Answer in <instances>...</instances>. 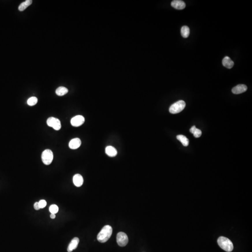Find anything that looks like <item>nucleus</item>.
Instances as JSON below:
<instances>
[{
  "label": "nucleus",
  "instance_id": "obj_1",
  "mask_svg": "<svg viewBox=\"0 0 252 252\" xmlns=\"http://www.w3.org/2000/svg\"><path fill=\"white\" fill-rule=\"evenodd\" d=\"M113 233V229L109 225H106L101 229L97 235V240L100 243H105L110 239Z\"/></svg>",
  "mask_w": 252,
  "mask_h": 252
},
{
  "label": "nucleus",
  "instance_id": "obj_2",
  "mask_svg": "<svg viewBox=\"0 0 252 252\" xmlns=\"http://www.w3.org/2000/svg\"><path fill=\"white\" fill-rule=\"evenodd\" d=\"M218 243L222 249L227 252H230L234 249L233 243L229 239L225 237H220L218 239Z\"/></svg>",
  "mask_w": 252,
  "mask_h": 252
},
{
  "label": "nucleus",
  "instance_id": "obj_3",
  "mask_svg": "<svg viewBox=\"0 0 252 252\" xmlns=\"http://www.w3.org/2000/svg\"><path fill=\"white\" fill-rule=\"evenodd\" d=\"M186 104L184 100H179L173 104L169 107V111L171 113L176 114L183 111L185 108Z\"/></svg>",
  "mask_w": 252,
  "mask_h": 252
},
{
  "label": "nucleus",
  "instance_id": "obj_4",
  "mask_svg": "<svg viewBox=\"0 0 252 252\" xmlns=\"http://www.w3.org/2000/svg\"><path fill=\"white\" fill-rule=\"evenodd\" d=\"M53 159V154L51 150H46L43 151L42 154V160L44 165H50Z\"/></svg>",
  "mask_w": 252,
  "mask_h": 252
},
{
  "label": "nucleus",
  "instance_id": "obj_5",
  "mask_svg": "<svg viewBox=\"0 0 252 252\" xmlns=\"http://www.w3.org/2000/svg\"><path fill=\"white\" fill-rule=\"evenodd\" d=\"M116 240L119 246L123 247L128 244V238L125 233L121 232L117 234Z\"/></svg>",
  "mask_w": 252,
  "mask_h": 252
},
{
  "label": "nucleus",
  "instance_id": "obj_6",
  "mask_svg": "<svg viewBox=\"0 0 252 252\" xmlns=\"http://www.w3.org/2000/svg\"><path fill=\"white\" fill-rule=\"evenodd\" d=\"M47 124L49 127H52L56 130H59L61 128L59 120L54 117H50L47 120Z\"/></svg>",
  "mask_w": 252,
  "mask_h": 252
},
{
  "label": "nucleus",
  "instance_id": "obj_7",
  "mask_svg": "<svg viewBox=\"0 0 252 252\" xmlns=\"http://www.w3.org/2000/svg\"><path fill=\"white\" fill-rule=\"evenodd\" d=\"M85 120L82 115H77L71 119V123L73 127H78L81 126L84 123Z\"/></svg>",
  "mask_w": 252,
  "mask_h": 252
},
{
  "label": "nucleus",
  "instance_id": "obj_8",
  "mask_svg": "<svg viewBox=\"0 0 252 252\" xmlns=\"http://www.w3.org/2000/svg\"><path fill=\"white\" fill-rule=\"evenodd\" d=\"M247 87L245 85L243 84H240L238 85L236 87H234L232 89V92L233 94H242V93H244L247 90Z\"/></svg>",
  "mask_w": 252,
  "mask_h": 252
},
{
  "label": "nucleus",
  "instance_id": "obj_9",
  "mask_svg": "<svg viewBox=\"0 0 252 252\" xmlns=\"http://www.w3.org/2000/svg\"><path fill=\"white\" fill-rule=\"evenodd\" d=\"M171 5L175 9L178 10H183L186 7V4L184 2L180 0L173 1L171 3Z\"/></svg>",
  "mask_w": 252,
  "mask_h": 252
},
{
  "label": "nucleus",
  "instance_id": "obj_10",
  "mask_svg": "<svg viewBox=\"0 0 252 252\" xmlns=\"http://www.w3.org/2000/svg\"><path fill=\"white\" fill-rule=\"evenodd\" d=\"M81 139L78 138H76L70 141L69 143V147L72 150H76L81 146Z\"/></svg>",
  "mask_w": 252,
  "mask_h": 252
},
{
  "label": "nucleus",
  "instance_id": "obj_11",
  "mask_svg": "<svg viewBox=\"0 0 252 252\" xmlns=\"http://www.w3.org/2000/svg\"><path fill=\"white\" fill-rule=\"evenodd\" d=\"M79 242V240L78 238H74L72 240L71 242L70 243L69 245L67 248V251L68 252H72L73 250L77 249Z\"/></svg>",
  "mask_w": 252,
  "mask_h": 252
},
{
  "label": "nucleus",
  "instance_id": "obj_12",
  "mask_svg": "<svg viewBox=\"0 0 252 252\" xmlns=\"http://www.w3.org/2000/svg\"><path fill=\"white\" fill-rule=\"evenodd\" d=\"M73 182L76 186L79 187L81 186L83 184L84 179L81 175L77 174L73 176Z\"/></svg>",
  "mask_w": 252,
  "mask_h": 252
},
{
  "label": "nucleus",
  "instance_id": "obj_13",
  "mask_svg": "<svg viewBox=\"0 0 252 252\" xmlns=\"http://www.w3.org/2000/svg\"><path fill=\"white\" fill-rule=\"evenodd\" d=\"M222 64L223 66L228 69H231L234 66V62L230 57H225L222 60Z\"/></svg>",
  "mask_w": 252,
  "mask_h": 252
},
{
  "label": "nucleus",
  "instance_id": "obj_14",
  "mask_svg": "<svg viewBox=\"0 0 252 252\" xmlns=\"http://www.w3.org/2000/svg\"><path fill=\"white\" fill-rule=\"evenodd\" d=\"M105 152L107 156L110 157H114L117 154V151L115 148L111 146H109L106 147Z\"/></svg>",
  "mask_w": 252,
  "mask_h": 252
},
{
  "label": "nucleus",
  "instance_id": "obj_15",
  "mask_svg": "<svg viewBox=\"0 0 252 252\" xmlns=\"http://www.w3.org/2000/svg\"><path fill=\"white\" fill-rule=\"evenodd\" d=\"M68 92V90L66 87H59L56 90L57 95L59 96H62Z\"/></svg>",
  "mask_w": 252,
  "mask_h": 252
},
{
  "label": "nucleus",
  "instance_id": "obj_16",
  "mask_svg": "<svg viewBox=\"0 0 252 252\" xmlns=\"http://www.w3.org/2000/svg\"><path fill=\"white\" fill-rule=\"evenodd\" d=\"M32 3V0H26L25 2L22 3L19 5L18 7V10L19 11H23L25 10L27 7L29 6V5H31Z\"/></svg>",
  "mask_w": 252,
  "mask_h": 252
},
{
  "label": "nucleus",
  "instance_id": "obj_17",
  "mask_svg": "<svg viewBox=\"0 0 252 252\" xmlns=\"http://www.w3.org/2000/svg\"><path fill=\"white\" fill-rule=\"evenodd\" d=\"M177 139L181 142L184 146H188L189 145V141L186 137L183 135H178L177 137Z\"/></svg>",
  "mask_w": 252,
  "mask_h": 252
},
{
  "label": "nucleus",
  "instance_id": "obj_18",
  "mask_svg": "<svg viewBox=\"0 0 252 252\" xmlns=\"http://www.w3.org/2000/svg\"><path fill=\"white\" fill-rule=\"evenodd\" d=\"M190 29L187 26H184L182 27L181 30L182 36L184 38H187L190 35Z\"/></svg>",
  "mask_w": 252,
  "mask_h": 252
},
{
  "label": "nucleus",
  "instance_id": "obj_19",
  "mask_svg": "<svg viewBox=\"0 0 252 252\" xmlns=\"http://www.w3.org/2000/svg\"><path fill=\"white\" fill-rule=\"evenodd\" d=\"M38 99L36 97H32L28 99L27 100V104L30 106H33L37 104L38 102Z\"/></svg>",
  "mask_w": 252,
  "mask_h": 252
},
{
  "label": "nucleus",
  "instance_id": "obj_20",
  "mask_svg": "<svg viewBox=\"0 0 252 252\" xmlns=\"http://www.w3.org/2000/svg\"><path fill=\"white\" fill-rule=\"evenodd\" d=\"M59 207L56 205H52L50 206L49 208L50 212H51V213H53V214L57 213V212H59Z\"/></svg>",
  "mask_w": 252,
  "mask_h": 252
},
{
  "label": "nucleus",
  "instance_id": "obj_21",
  "mask_svg": "<svg viewBox=\"0 0 252 252\" xmlns=\"http://www.w3.org/2000/svg\"><path fill=\"white\" fill-rule=\"evenodd\" d=\"M193 134L194 136L195 137L199 138L201 137V135H202V132H201V131L200 129L196 128L195 132H194Z\"/></svg>",
  "mask_w": 252,
  "mask_h": 252
},
{
  "label": "nucleus",
  "instance_id": "obj_22",
  "mask_svg": "<svg viewBox=\"0 0 252 252\" xmlns=\"http://www.w3.org/2000/svg\"><path fill=\"white\" fill-rule=\"evenodd\" d=\"M39 207L40 209L44 208L46 206L47 203L46 201H45V200H41L39 201Z\"/></svg>",
  "mask_w": 252,
  "mask_h": 252
},
{
  "label": "nucleus",
  "instance_id": "obj_23",
  "mask_svg": "<svg viewBox=\"0 0 252 252\" xmlns=\"http://www.w3.org/2000/svg\"><path fill=\"white\" fill-rule=\"evenodd\" d=\"M34 208L36 210H39L40 208L39 207V203L38 202H36L34 205Z\"/></svg>",
  "mask_w": 252,
  "mask_h": 252
},
{
  "label": "nucleus",
  "instance_id": "obj_24",
  "mask_svg": "<svg viewBox=\"0 0 252 252\" xmlns=\"http://www.w3.org/2000/svg\"><path fill=\"white\" fill-rule=\"evenodd\" d=\"M196 128H196L195 126H193V127L190 129V131L191 132V133H192V134H193L194 132H195Z\"/></svg>",
  "mask_w": 252,
  "mask_h": 252
},
{
  "label": "nucleus",
  "instance_id": "obj_25",
  "mask_svg": "<svg viewBox=\"0 0 252 252\" xmlns=\"http://www.w3.org/2000/svg\"><path fill=\"white\" fill-rule=\"evenodd\" d=\"M50 217H51L52 219H54L56 218V215H55V214L51 213V215H50Z\"/></svg>",
  "mask_w": 252,
  "mask_h": 252
}]
</instances>
